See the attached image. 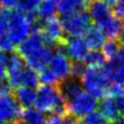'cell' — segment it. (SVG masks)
Listing matches in <instances>:
<instances>
[{"mask_svg": "<svg viewBox=\"0 0 124 124\" xmlns=\"http://www.w3.org/2000/svg\"><path fill=\"white\" fill-rule=\"evenodd\" d=\"M71 61L72 60L63 52L56 51L52 55L48 67L54 73L59 81L63 82L71 77V70H72V62Z\"/></svg>", "mask_w": 124, "mask_h": 124, "instance_id": "cell-8", "label": "cell"}, {"mask_svg": "<svg viewBox=\"0 0 124 124\" xmlns=\"http://www.w3.org/2000/svg\"><path fill=\"white\" fill-rule=\"evenodd\" d=\"M65 34L67 37H82L91 26V17L88 11L81 10L62 16Z\"/></svg>", "mask_w": 124, "mask_h": 124, "instance_id": "cell-5", "label": "cell"}, {"mask_svg": "<svg viewBox=\"0 0 124 124\" xmlns=\"http://www.w3.org/2000/svg\"><path fill=\"white\" fill-rule=\"evenodd\" d=\"M52 55H54V52L51 50V47L48 45H44L23 59L28 67L39 72L40 70L49 65Z\"/></svg>", "mask_w": 124, "mask_h": 124, "instance_id": "cell-10", "label": "cell"}, {"mask_svg": "<svg viewBox=\"0 0 124 124\" xmlns=\"http://www.w3.org/2000/svg\"><path fill=\"white\" fill-rule=\"evenodd\" d=\"M36 96H37V91L35 90V88L27 87V86L16 87V90L15 93L16 101L20 105V107L24 109L31 108L35 106Z\"/></svg>", "mask_w": 124, "mask_h": 124, "instance_id": "cell-15", "label": "cell"}, {"mask_svg": "<svg viewBox=\"0 0 124 124\" xmlns=\"http://www.w3.org/2000/svg\"><path fill=\"white\" fill-rule=\"evenodd\" d=\"M103 29L106 36L109 38H120L124 30V20L118 17L117 16H113Z\"/></svg>", "mask_w": 124, "mask_h": 124, "instance_id": "cell-17", "label": "cell"}, {"mask_svg": "<svg viewBox=\"0 0 124 124\" xmlns=\"http://www.w3.org/2000/svg\"><path fill=\"white\" fill-rule=\"evenodd\" d=\"M9 56L6 52L0 51V82L5 81L7 77V66Z\"/></svg>", "mask_w": 124, "mask_h": 124, "instance_id": "cell-31", "label": "cell"}, {"mask_svg": "<svg viewBox=\"0 0 124 124\" xmlns=\"http://www.w3.org/2000/svg\"><path fill=\"white\" fill-rule=\"evenodd\" d=\"M117 104H118V108H119V113H120V116L124 117V94L119 96L118 99H116Z\"/></svg>", "mask_w": 124, "mask_h": 124, "instance_id": "cell-36", "label": "cell"}, {"mask_svg": "<svg viewBox=\"0 0 124 124\" xmlns=\"http://www.w3.org/2000/svg\"><path fill=\"white\" fill-rule=\"evenodd\" d=\"M113 14L124 20V0H117L113 5Z\"/></svg>", "mask_w": 124, "mask_h": 124, "instance_id": "cell-34", "label": "cell"}, {"mask_svg": "<svg viewBox=\"0 0 124 124\" xmlns=\"http://www.w3.org/2000/svg\"><path fill=\"white\" fill-rule=\"evenodd\" d=\"M35 19L23 14L17 9L11 12L7 35L16 45L22 43L34 31Z\"/></svg>", "mask_w": 124, "mask_h": 124, "instance_id": "cell-3", "label": "cell"}, {"mask_svg": "<svg viewBox=\"0 0 124 124\" xmlns=\"http://www.w3.org/2000/svg\"><path fill=\"white\" fill-rule=\"evenodd\" d=\"M83 89L89 92L95 99L101 100L107 96L108 87L111 81L105 74L103 68L87 67L80 78Z\"/></svg>", "mask_w": 124, "mask_h": 124, "instance_id": "cell-2", "label": "cell"}, {"mask_svg": "<svg viewBox=\"0 0 124 124\" xmlns=\"http://www.w3.org/2000/svg\"><path fill=\"white\" fill-rule=\"evenodd\" d=\"M54 1H55V2L57 3V2H60V1H61V0H54Z\"/></svg>", "mask_w": 124, "mask_h": 124, "instance_id": "cell-43", "label": "cell"}, {"mask_svg": "<svg viewBox=\"0 0 124 124\" xmlns=\"http://www.w3.org/2000/svg\"><path fill=\"white\" fill-rule=\"evenodd\" d=\"M104 1H105L106 3H107V4H109L110 6H113L114 4L116 3V1H117V0H104Z\"/></svg>", "mask_w": 124, "mask_h": 124, "instance_id": "cell-39", "label": "cell"}, {"mask_svg": "<svg viewBox=\"0 0 124 124\" xmlns=\"http://www.w3.org/2000/svg\"><path fill=\"white\" fill-rule=\"evenodd\" d=\"M44 114L45 113H43L36 107H31L24 109L21 115L23 117V120H25L28 124H46L47 119Z\"/></svg>", "mask_w": 124, "mask_h": 124, "instance_id": "cell-21", "label": "cell"}, {"mask_svg": "<svg viewBox=\"0 0 124 124\" xmlns=\"http://www.w3.org/2000/svg\"><path fill=\"white\" fill-rule=\"evenodd\" d=\"M26 63L20 54H12L8 60L6 80L11 87L21 86V77L26 68Z\"/></svg>", "mask_w": 124, "mask_h": 124, "instance_id": "cell-11", "label": "cell"}, {"mask_svg": "<svg viewBox=\"0 0 124 124\" xmlns=\"http://www.w3.org/2000/svg\"><path fill=\"white\" fill-rule=\"evenodd\" d=\"M84 40L91 49H100L101 47H103L106 41V33L104 29L99 25L90 26L84 34Z\"/></svg>", "mask_w": 124, "mask_h": 124, "instance_id": "cell-14", "label": "cell"}, {"mask_svg": "<svg viewBox=\"0 0 124 124\" xmlns=\"http://www.w3.org/2000/svg\"><path fill=\"white\" fill-rule=\"evenodd\" d=\"M39 79L42 85H55L57 82H60L48 66L39 71Z\"/></svg>", "mask_w": 124, "mask_h": 124, "instance_id": "cell-27", "label": "cell"}, {"mask_svg": "<svg viewBox=\"0 0 124 124\" xmlns=\"http://www.w3.org/2000/svg\"><path fill=\"white\" fill-rule=\"evenodd\" d=\"M120 40H121V41H122V43L124 44V30H123V32H122L121 36H120Z\"/></svg>", "mask_w": 124, "mask_h": 124, "instance_id": "cell-41", "label": "cell"}, {"mask_svg": "<svg viewBox=\"0 0 124 124\" xmlns=\"http://www.w3.org/2000/svg\"><path fill=\"white\" fill-rule=\"evenodd\" d=\"M124 94V86L116 82H111L108 87L107 95L114 97V99H118L119 96Z\"/></svg>", "mask_w": 124, "mask_h": 124, "instance_id": "cell-33", "label": "cell"}, {"mask_svg": "<svg viewBox=\"0 0 124 124\" xmlns=\"http://www.w3.org/2000/svg\"><path fill=\"white\" fill-rule=\"evenodd\" d=\"M10 16H11V11L8 8L2 7L0 9V36L7 34L8 27H9Z\"/></svg>", "mask_w": 124, "mask_h": 124, "instance_id": "cell-28", "label": "cell"}, {"mask_svg": "<svg viewBox=\"0 0 124 124\" xmlns=\"http://www.w3.org/2000/svg\"><path fill=\"white\" fill-rule=\"evenodd\" d=\"M19 0H0V6L4 8H15L16 7Z\"/></svg>", "mask_w": 124, "mask_h": 124, "instance_id": "cell-35", "label": "cell"}, {"mask_svg": "<svg viewBox=\"0 0 124 124\" xmlns=\"http://www.w3.org/2000/svg\"><path fill=\"white\" fill-rule=\"evenodd\" d=\"M57 10V4L54 0H41L37 10V17L41 21H46L55 16Z\"/></svg>", "mask_w": 124, "mask_h": 124, "instance_id": "cell-19", "label": "cell"}, {"mask_svg": "<svg viewBox=\"0 0 124 124\" xmlns=\"http://www.w3.org/2000/svg\"><path fill=\"white\" fill-rule=\"evenodd\" d=\"M41 32L43 35L44 41L48 46H56L57 43L65 40V31L62 21L56 16L50 17L46 21H43V25L41 28Z\"/></svg>", "mask_w": 124, "mask_h": 124, "instance_id": "cell-6", "label": "cell"}, {"mask_svg": "<svg viewBox=\"0 0 124 124\" xmlns=\"http://www.w3.org/2000/svg\"><path fill=\"white\" fill-rule=\"evenodd\" d=\"M85 7L86 3L82 0H61L60 2H57V10L62 15L85 10Z\"/></svg>", "mask_w": 124, "mask_h": 124, "instance_id": "cell-20", "label": "cell"}, {"mask_svg": "<svg viewBox=\"0 0 124 124\" xmlns=\"http://www.w3.org/2000/svg\"><path fill=\"white\" fill-rule=\"evenodd\" d=\"M41 0H19L16 9L31 17H37V10Z\"/></svg>", "mask_w": 124, "mask_h": 124, "instance_id": "cell-25", "label": "cell"}, {"mask_svg": "<svg viewBox=\"0 0 124 124\" xmlns=\"http://www.w3.org/2000/svg\"><path fill=\"white\" fill-rule=\"evenodd\" d=\"M82 1H83V2H85V3L87 4V3H90L91 1H93V0H82Z\"/></svg>", "mask_w": 124, "mask_h": 124, "instance_id": "cell-42", "label": "cell"}, {"mask_svg": "<svg viewBox=\"0 0 124 124\" xmlns=\"http://www.w3.org/2000/svg\"><path fill=\"white\" fill-rule=\"evenodd\" d=\"M22 114L21 107L10 92H0V124L16 121Z\"/></svg>", "mask_w": 124, "mask_h": 124, "instance_id": "cell-7", "label": "cell"}, {"mask_svg": "<svg viewBox=\"0 0 124 124\" xmlns=\"http://www.w3.org/2000/svg\"><path fill=\"white\" fill-rule=\"evenodd\" d=\"M46 124H77V121L73 116H66V115L52 114L47 119Z\"/></svg>", "mask_w": 124, "mask_h": 124, "instance_id": "cell-29", "label": "cell"}, {"mask_svg": "<svg viewBox=\"0 0 124 124\" xmlns=\"http://www.w3.org/2000/svg\"><path fill=\"white\" fill-rule=\"evenodd\" d=\"M88 14H89L92 22L95 25L104 28L106 24L113 16V10H111L110 5L104 0H93L88 3Z\"/></svg>", "mask_w": 124, "mask_h": 124, "instance_id": "cell-9", "label": "cell"}, {"mask_svg": "<svg viewBox=\"0 0 124 124\" xmlns=\"http://www.w3.org/2000/svg\"><path fill=\"white\" fill-rule=\"evenodd\" d=\"M79 124H110V120L100 111H93L82 117Z\"/></svg>", "mask_w": 124, "mask_h": 124, "instance_id": "cell-26", "label": "cell"}, {"mask_svg": "<svg viewBox=\"0 0 124 124\" xmlns=\"http://www.w3.org/2000/svg\"><path fill=\"white\" fill-rule=\"evenodd\" d=\"M107 56L105 55L103 51L99 49H91L88 51L85 59H84V63L87 67L91 68H103L107 63Z\"/></svg>", "mask_w": 124, "mask_h": 124, "instance_id": "cell-22", "label": "cell"}, {"mask_svg": "<svg viewBox=\"0 0 124 124\" xmlns=\"http://www.w3.org/2000/svg\"><path fill=\"white\" fill-rule=\"evenodd\" d=\"M39 83H40L39 73H37L36 70L26 66V68L21 77V86L36 88L39 85Z\"/></svg>", "mask_w": 124, "mask_h": 124, "instance_id": "cell-23", "label": "cell"}, {"mask_svg": "<svg viewBox=\"0 0 124 124\" xmlns=\"http://www.w3.org/2000/svg\"><path fill=\"white\" fill-rule=\"evenodd\" d=\"M14 124H28L25 120H22V121H15Z\"/></svg>", "mask_w": 124, "mask_h": 124, "instance_id": "cell-40", "label": "cell"}, {"mask_svg": "<svg viewBox=\"0 0 124 124\" xmlns=\"http://www.w3.org/2000/svg\"><path fill=\"white\" fill-rule=\"evenodd\" d=\"M111 124H124V117H118L111 122Z\"/></svg>", "mask_w": 124, "mask_h": 124, "instance_id": "cell-38", "label": "cell"}, {"mask_svg": "<svg viewBox=\"0 0 124 124\" xmlns=\"http://www.w3.org/2000/svg\"><path fill=\"white\" fill-rule=\"evenodd\" d=\"M122 46V41L120 38H110L109 40H106L103 45V52L107 56L108 60L116 59L119 50Z\"/></svg>", "mask_w": 124, "mask_h": 124, "instance_id": "cell-24", "label": "cell"}, {"mask_svg": "<svg viewBox=\"0 0 124 124\" xmlns=\"http://www.w3.org/2000/svg\"><path fill=\"white\" fill-rule=\"evenodd\" d=\"M44 45H46V43L44 41L42 32L41 31H33L23 42L19 44L17 51L22 57H25Z\"/></svg>", "mask_w": 124, "mask_h": 124, "instance_id": "cell-13", "label": "cell"}, {"mask_svg": "<svg viewBox=\"0 0 124 124\" xmlns=\"http://www.w3.org/2000/svg\"><path fill=\"white\" fill-rule=\"evenodd\" d=\"M66 104L68 113L71 116L80 119L99 108L97 99L84 89L66 100Z\"/></svg>", "mask_w": 124, "mask_h": 124, "instance_id": "cell-4", "label": "cell"}, {"mask_svg": "<svg viewBox=\"0 0 124 124\" xmlns=\"http://www.w3.org/2000/svg\"><path fill=\"white\" fill-rule=\"evenodd\" d=\"M99 111L101 112L110 121H113L120 116L116 99L111 96H105L99 103Z\"/></svg>", "mask_w": 124, "mask_h": 124, "instance_id": "cell-16", "label": "cell"}, {"mask_svg": "<svg viewBox=\"0 0 124 124\" xmlns=\"http://www.w3.org/2000/svg\"><path fill=\"white\" fill-rule=\"evenodd\" d=\"M16 44L10 40L8 35H2L0 36V51L6 52V54H10L15 50Z\"/></svg>", "mask_w": 124, "mask_h": 124, "instance_id": "cell-32", "label": "cell"}, {"mask_svg": "<svg viewBox=\"0 0 124 124\" xmlns=\"http://www.w3.org/2000/svg\"><path fill=\"white\" fill-rule=\"evenodd\" d=\"M86 69H87V66L85 65V63H82L81 61H73L72 70H71V77L80 79Z\"/></svg>", "mask_w": 124, "mask_h": 124, "instance_id": "cell-30", "label": "cell"}, {"mask_svg": "<svg viewBox=\"0 0 124 124\" xmlns=\"http://www.w3.org/2000/svg\"><path fill=\"white\" fill-rule=\"evenodd\" d=\"M116 61L122 66V67H124V44H123V46H121L120 50L118 52V54L116 56Z\"/></svg>", "mask_w": 124, "mask_h": 124, "instance_id": "cell-37", "label": "cell"}, {"mask_svg": "<svg viewBox=\"0 0 124 124\" xmlns=\"http://www.w3.org/2000/svg\"><path fill=\"white\" fill-rule=\"evenodd\" d=\"M66 54L72 61H84L88 54V45L81 37H66L65 39Z\"/></svg>", "mask_w": 124, "mask_h": 124, "instance_id": "cell-12", "label": "cell"}, {"mask_svg": "<svg viewBox=\"0 0 124 124\" xmlns=\"http://www.w3.org/2000/svg\"><path fill=\"white\" fill-rule=\"evenodd\" d=\"M60 89H61L62 94L64 95L65 100H68L71 96L76 94L77 92L82 90L83 86H82V83L80 81V79L70 77L69 79H67V80L62 82V85H61Z\"/></svg>", "mask_w": 124, "mask_h": 124, "instance_id": "cell-18", "label": "cell"}, {"mask_svg": "<svg viewBox=\"0 0 124 124\" xmlns=\"http://www.w3.org/2000/svg\"><path fill=\"white\" fill-rule=\"evenodd\" d=\"M35 107L45 114L66 115L68 113L65 97L55 85H42L38 88Z\"/></svg>", "mask_w": 124, "mask_h": 124, "instance_id": "cell-1", "label": "cell"}]
</instances>
